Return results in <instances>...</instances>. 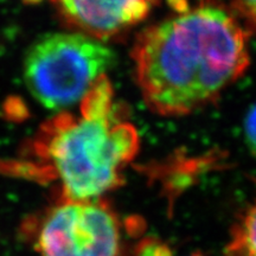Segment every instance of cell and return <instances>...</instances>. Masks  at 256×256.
I'll list each match as a JSON object with an SVG mask.
<instances>
[{"label":"cell","mask_w":256,"mask_h":256,"mask_svg":"<svg viewBox=\"0 0 256 256\" xmlns=\"http://www.w3.org/2000/svg\"><path fill=\"white\" fill-rule=\"evenodd\" d=\"M78 106L76 114L62 112L42 124L18 158L2 164L4 171L54 184L58 200H98L119 188L139 151L136 127L115 102L107 76Z\"/></svg>","instance_id":"7a4b0ae2"},{"label":"cell","mask_w":256,"mask_h":256,"mask_svg":"<svg viewBox=\"0 0 256 256\" xmlns=\"http://www.w3.org/2000/svg\"><path fill=\"white\" fill-rule=\"evenodd\" d=\"M113 51L80 32L49 34L32 44L24 60L28 89L43 107L66 110L83 98L113 64Z\"/></svg>","instance_id":"3957f363"},{"label":"cell","mask_w":256,"mask_h":256,"mask_svg":"<svg viewBox=\"0 0 256 256\" xmlns=\"http://www.w3.org/2000/svg\"><path fill=\"white\" fill-rule=\"evenodd\" d=\"M244 136L249 150L256 156V104L249 110L246 118Z\"/></svg>","instance_id":"9c48e42d"},{"label":"cell","mask_w":256,"mask_h":256,"mask_svg":"<svg viewBox=\"0 0 256 256\" xmlns=\"http://www.w3.org/2000/svg\"><path fill=\"white\" fill-rule=\"evenodd\" d=\"M249 32L232 10L200 0L146 28L133 46L142 96L162 116L190 114L216 100L249 66Z\"/></svg>","instance_id":"6da1fadb"},{"label":"cell","mask_w":256,"mask_h":256,"mask_svg":"<svg viewBox=\"0 0 256 256\" xmlns=\"http://www.w3.org/2000/svg\"><path fill=\"white\" fill-rule=\"evenodd\" d=\"M136 256H172V252L164 243L146 238L136 246Z\"/></svg>","instance_id":"ba28073f"},{"label":"cell","mask_w":256,"mask_h":256,"mask_svg":"<svg viewBox=\"0 0 256 256\" xmlns=\"http://www.w3.org/2000/svg\"><path fill=\"white\" fill-rule=\"evenodd\" d=\"M226 252V256H256V200L234 226Z\"/></svg>","instance_id":"8992f818"},{"label":"cell","mask_w":256,"mask_h":256,"mask_svg":"<svg viewBox=\"0 0 256 256\" xmlns=\"http://www.w3.org/2000/svg\"><path fill=\"white\" fill-rule=\"evenodd\" d=\"M232 6L248 32L256 34V0H232Z\"/></svg>","instance_id":"52a82bcc"},{"label":"cell","mask_w":256,"mask_h":256,"mask_svg":"<svg viewBox=\"0 0 256 256\" xmlns=\"http://www.w3.org/2000/svg\"><path fill=\"white\" fill-rule=\"evenodd\" d=\"M26 230L40 256H120L119 217L104 200H58Z\"/></svg>","instance_id":"277c9868"},{"label":"cell","mask_w":256,"mask_h":256,"mask_svg":"<svg viewBox=\"0 0 256 256\" xmlns=\"http://www.w3.org/2000/svg\"><path fill=\"white\" fill-rule=\"evenodd\" d=\"M188 256H206V255H203V254H202V252H194V254H191V255H188Z\"/></svg>","instance_id":"30bf717a"},{"label":"cell","mask_w":256,"mask_h":256,"mask_svg":"<svg viewBox=\"0 0 256 256\" xmlns=\"http://www.w3.org/2000/svg\"><path fill=\"white\" fill-rule=\"evenodd\" d=\"M159 0H51L75 32L106 42L144 20Z\"/></svg>","instance_id":"5b68a950"}]
</instances>
